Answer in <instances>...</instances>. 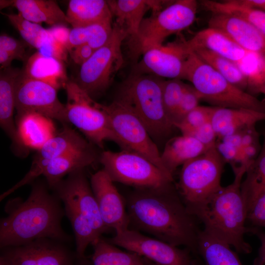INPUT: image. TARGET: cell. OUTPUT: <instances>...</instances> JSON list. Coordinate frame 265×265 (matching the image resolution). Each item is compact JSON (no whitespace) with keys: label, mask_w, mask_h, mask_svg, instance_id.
Segmentation results:
<instances>
[{"label":"cell","mask_w":265,"mask_h":265,"mask_svg":"<svg viewBox=\"0 0 265 265\" xmlns=\"http://www.w3.org/2000/svg\"><path fill=\"white\" fill-rule=\"evenodd\" d=\"M126 207L129 228L153 236L175 246H184L197 254L202 230L172 183L157 187L136 188Z\"/></svg>","instance_id":"cell-1"},{"label":"cell","mask_w":265,"mask_h":265,"mask_svg":"<svg viewBox=\"0 0 265 265\" xmlns=\"http://www.w3.org/2000/svg\"><path fill=\"white\" fill-rule=\"evenodd\" d=\"M46 182L32 183L28 198L10 199L5 206L7 215L0 222V247L18 246L41 238L67 243L72 241L61 226L65 215L62 202L49 191Z\"/></svg>","instance_id":"cell-2"},{"label":"cell","mask_w":265,"mask_h":265,"mask_svg":"<svg viewBox=\"0 0 265 265\" xmlns=\"http://www.w3.org/2000/svg\"><path fill=\"white\" fill-rule=\"evenodd\" d=\"M247 170L242 167L234 172L232 183L222 186L195 215L203 223L205 232L244 254L251 252V246L244 238L250 229L245 226L247 211L241 191Z\"/></svg>","instance_id":"cell-3"},{"label":"cell","mask_w":265,"mask_h":265,"mask_svg":"<svg viewBox=\"0 0 265 265\" xmlns=\"http://www.w3.org/2000/svg\"><path fill=\"white\" fill-rule=\"evenodd\" d=\"M163 81L153 75H135L124 81L115 99L138 116L155 139L165 137L175 128L164 109Z\"/></svg>","instance_id":"cell-4"},{"label":"cell","mask_w":265,"mask_h":265,"mask_svg":"<svg viewBox=\"0 0 265 265\" xmlns=\"http://www.w3.org/2000/svg\"><path fill=\"white\" fill-rule=\"evenodd\" d=\"M182 79L190 81L202 100L214 106L265 113V104L262 101L232 84L194 53H190L186 60Z\"/></svg>","instance_id":"cell-5"},{"label":"cell","mask_w":265,"mask_h":265,"mask_svg":"<svg viewBox=\"0 0 265 265\" xmlns=\"http://www.w3.org/2000/svg\"><path fill=\"white\" fill-rule=\"evenodd\" d=\"M225 162L215 145L182 165L179 193L193 215L222 187L221 178Z\"/></svg>","instance_id":"cell-6"},{"label":"cell","mask_w":265,"mask_h":265,"mask_svg":"<svg viewBox=\"0 0 265 265\" xmlns=\"http://www.w3.org/2000/svg\"><path fill=\"white\" fill-rule=\"evenodd\" d=\"M197 2L178 0L142 21L137 34L130 38L131 54L136 59L147 50L162 45L169 36L178 33L194 21Z\"/></svg>","instance_id":"cell-7"},{"label":"cell","mask_w":265,"mask_h":265,"mask_svg":"<svg viewBox=\"0 0 265 265\" xmlns=\"http://www.w3.org/2000/svg\"><path fill=\"white\" fill-rule=\"evenodd\" d=\"M67 96L65 105L68 123L78 128L91 143L103 148L105 141L116 143L122 150L126 148L114 131L106 112L74 81H68L64 86Z\"/></svg>","instance_id":"cell-8"},{"label":"cell","mask_w":265,"mask_h":265,"mask_svg":"<svg viewBox=\"0 0 265 265\" xmlns=\"http://www.w3.org/2000/svg\"><path fill=\"white\" fill-rule=\"evenodd\" d=\"M128 34L115 23L107 42L96 50L80 67L78 86L91 98L104 93L112 83L116 73L123 65L122 44Z\"/></svg>","instance_id":"cell-9"},{"label":"cell","mask_w":265,"mask_h":265,"mask_svg":"<svg viewBox=\"0 0 265 265\" xmlns=\"http://www.w3.org/2000/svg\"><path fill=\"white\" fill-rule=\"evenodd\" d=\"M99 161L113 182L142 188L162 186L173 181V176L134 152L105 151L100 154Z\"/></svg>","instance_id":"cell-10"},{"label":"cell","mask_w":265,"mask_h":265,"mask_svg":"<svg viewBox=\"0 0 265 265\" xmlns=\"http://www.w3.org/2000/svg\"><path fill=\"white\" fill-rule=\"evenodd\" d=\"M97 105L108 116L114 131L127 151L143 156L164 172L173 176L165 168L158 147L145 126L128 106L117 99L108 105L98 103Z\"/></svg>","instance_id":"cell-11"},{"label":"cell","mask_w":265,"mask_h":265,"mask_svg":"<svg viewBox=\"0 0 265 265\" xmlns=\"http://www.w3.org/2000/svg\"><path fill=\"white\" fill-rule=\"evenodd\" d=\"M115 232V235L107 240L108 242L156 265H204L192 258V252L187 248L181 249L129 228Z\"/></svg>","instance_id":"cell-12"},{"label":"cell","mask_w":265,"mask_h":265,"mask_svg":"<svg viewBox=\"0 0 265 265\" xmlns=\"http://www.w3.org/2000/svg\"><path fill=\"white\" fill-rule=\"evenodd\" d=\"M57 89L45 82L31 78L21 70L15 86L16 117L27 113H37L68 123L65 105L57 97Z\"/></svg>","instance_id":"cell-13"},{"label":"cell","mask_w":265,"mask_h":265,"mask_svg":"<svg viewBox=\"0 0 265 265\" xmlns=\"http://www.w3.org/2000/svg\"><path fill=\"white\" fill-rule=\"evenodd\" d=\"M68 243L41 238L27 243L1 249L2 265H77L75 251Z\"/></svg>","instance_id":"cell-14"},{"label":"cell","mask_w":265,"mask_h":265,"mask_svg":"<svg viewBox=\"0 0 265 265\" xmlns=\"http://www.w3.org/2000/svg\"><path fill=\"white\" fill-rule=\"evenodd\" d=\"M84 169L76 171L51 189L64 206L71 208L84 216L100 235L109 229L105 225Z\"/></svg>","instance_id":"cell-15"},{"label":"cell","mask_w":265,"mask_h":265,"mask_svg":"<svg viewBox=\"0 0 265 265\" xmlns=\"http://www.w3.org/2000/svg\"><path fill=\"white\" fill-rule=\"evenodd\" d=\"M86 140L78 132L64 124L62 129L47 141L35 155L31 167L25 177L12 187L4 192L1 197H6L21 186L32 183L42 173L53 159L70 152L92 148V143Z\"/></svg>","instance_id":"cell-16"},{"label":"cell","mask_w":265,"mask_h":265,"mask_svg":"<svg viewBox=\"0 0 265 265\" xmlns=\"http://www.w3.org/2000/svg\"><path fill=\"white\" fill-rule=\"evenodd\" d=\"M90 183L106 227L115 231L129 228L126 204L107 173L103 169L97 171L92 175Z\"/></svg>","instance_id":"cell-17"},{"label":"cell","mask_w":265,"mask_h":265,"mask_svg":"<svg viewBox=\"0 0 265 265\" xmlns=\"http://www.w3.org/2000/svg\"><path fill=\"white\" fill-rule=\"evenodd\" d=\"M185 39L150 48L142 54L139 68L158 77L182 79L186 60L190 53Z\"/></svg>","instance_id":"cell-18"},{"label":"cell","mask_w":265,"mask_h":265,"mask_svg":"<svg viewBox=\"0 0 265 265\" xmlns=\"http://www.w3.org/2000/svg\"><path fill=\"white\" fill-rule=\"evenodd\" d=\"M208 27L224 32L247 52L265 53V36L243 18L229 14L212 13Z\"/></svg>","instance_id":"cell-19"},{"label":"cell","mask_w":265,"mask_h":265,"mask_svg":"<svg viewBox=\"0 0 265 265\" xmlns=\"http://www.w3.org/2000/svg\"><path fill=\"white\" fill-rule=\"evenodd\" d=\"M21 70L9 67L0 74V125L11 139L13 150L18 156H25L29 150L24 145L14 120L15 108V86Z\"/></svg>","instance_id":"cell-20"},{"label":"cell","mask_w":265,"mask_h":265,"mask_svg":"<svg viewBox=\"0 0 265 265\" xmlns=\"http://www.w3.org/2000/svg\"><path fill=\"white\" fill-rule=\"evenodd\" d=\"M189 53L199 49H206L238 63L250 53L246 51L224 32L208 27L197 32L191 38L185 40Z\"/></svg>","instance_id":"cell-21"},{"label":"cell","mask_w":265,"mask_h":265,"mask_svg":"<svg viewBox=\"0 0 265 265\" xmlns=\"http://www.w3.org/2000/svg\"><path fill=\"white\" fill-rule=\"evenodd\" d=\"M265 119V113L243 108L215 106L211 123L217 138L221 139L254 127Z\"/></svg>","instance_id":"cell-22"},{"label":"cell","mask_w":265,"mask_h":265,"mask_svg":"<svg viewBox=\"0 0 265 265\" xmlns=\"http://www.w3.org/2000/svg\"><path fill=\"white\" fill-rule=\"evenodd\" d=\"M115 23L126 30L130 38L135 36L144 19L147 10L152 9L154 13L160 11L161 1L145 0H106Z\"/></svg>","instance_id":"cell-23"},{"label":"cell","mask_w":265,"mask_h":265,"mask_svg":"<svg viewBox=\"0 0 265 265\" xmlns=\"http://www.w3.org/2000/svg\"><path fill=\"white\" fill-rule=\"evenodd\" d=\"M100 156V154H98L94 147L73 151L51 161L42 175L45 178L49 188L52 189L63 180L65 176L93 165L99 160Z\"/></svg>","instance_id":"cell-24"},{"label":"cell","mask_w":265,"mask_h":265,"mask_svg":"<svg viewBox=\"0 0 265 265\" xmlns=\"http://www.w3.org/2000/svg\"><path fill=\"white\" fill-rule=\"evenodd\" d=\"M53 120L31 113L16 117L19 136L28 149H39L56 132Z\"/></svg>","instance_id":"cell-25"},{"label":"cell","mask_w":265,"mask_h":265,"mask_svg":"<svg viewBox=\"0 0 265 265\" xmlns=\"http://www.w3.org/2000/svg\"><path fill=\"white\" fill-rule=\"evenodd\" d=\"M210 148L191 136H175L166 143L160 154L161 160L167 172L173 175L178 167L197 157Z\"/></svg>","instance_id":"cell-26"},{"label":"cell","mask_w":265,"mask_h":265,"mask_svg":"<svg viewBox=\"0 0 265 265\" xmlns=\"http://www.w3.org/2000/svg\"><path fill=\"white\" fill-rule=\"evenodd\" d=\"M12 6L25 19L36 24L52 26L68 23L66 14L52 0H14Z\"/></svg>","instance_id":"cell-27"},{"label":"cell","mask_w":265,"mask_h":265,"mask_svg":"<svg viewBox=\"0 0 265 265\" xmlns=\"http://www.w3.org/2000/svg\"><path fill=\"white\" fill-rule=\"evenodd\" d=\"M22 71L27 77L45 82L57 89L64 87L68 81L62 61L38 52L28 58Z\"/></svg>","instance_id":"cell-28"},{"label":"cell","mask_w":265,"mask_h":265,"mask_svg":"<svg viewBox=\"0 0 265 265\" xmlns=\"http://www.w3.org/2000/svg\"><path fill=\"white\" fill-rule=\"evenodd\" d=\"M68 23L77 27L112 19L106 0H70L66 14Z\"/></svg>","instance_id":"cell-29"},{"label":"cell","mask_w":265,"mask_h":265,"mask_svg":"<svg viewBox=\"0 0 265 265\" xmlns=\"http://www.w3.org/2000/svg\"><path fill=\"white\" fill-rule=\"evenodd\" d=\"M231 247L202 230L198 238L197 254L203 259L204 265H243Z\"/></svg>","instance_id":"cell-30"},{"label":"cell","mask_w":265,"mask_h":265,"mask_svg":"<svg viewBox=\"0 0 265 265\" xmlns=\"http://www.w3.org/2000/svg\"><path fill=\"white\" fill-rule=\"evenodd\" d=\"M112 30V19L73 27L70 30L66 48L68 51L77 46L88 44L96 50L107 42Z\"/></svg>","instance_id":"cell-31"},{"label":"cell","mask_w":265,"mask_h":265,"mask_svg":"<svg viewBox=\"0 0 265 265\" xmlns=\"http://www.w3.org/2000/svg\"><path fill=\"white\" fill-rule=\"evenodd\" d=\"M245 175L241 191L248 214L256 201L265 194V144Z\"/></svg>","instance_id":"cell-32"},{"label":"cell","mask_w":265,"mask_h":265,"mask_svg":"<svg viewBox=\"0 0 265 265\" xmlns=\"http://www.w3.org/2000/svg\"><path fill=\"white\" fill-rule=\"evenodd\" d=\"M92 265H147L142 257L120 250L107 240L100 238L92 245Z\"/></svg>","instance_id":"cell-33"},{"label":"cell","mask_w":265,"mask_h":265,"mask_svg":"<svg viewBox=\"0 0 265 265\" xmlns=\"http://www.w3.org/2000/svg\"><path fill=\"white\" fill-rule=\"evenodd\" d=\"M65 215L68 218L75 236L76 253L79 264L86 263L85 251L87 246L93 245L100 238V235L89 222L80 213L68 207L64 206Z\"/></svg>","instance_id":"cell-34"},{"label":"cell","mask_w":265,"mask_h":265,"mask_svg":"<svg viewBox=\"0 0 265 265\" xmlns=\"http://www.w3.org/2000/svg\"><path fill=\"white\" fill-rule=\"evenodd\" d=\"M193 53L233 85L244 91L248 87L247 78L236 63L206 49Z\"/></svg>","instance_id":"cell-35"},{"label":"cell","mask_w":265,"mask_h":265,"mask_svg":"<svg viewBox=\"0 0 265 265\" xmlns=\"http://www.w3.org/2000/svg\"><path fill=\"white\" fill-rule=\"evenodd\" d=\"M202 6L212 13L236 15L247 21L265 36V11L233 4L227 0H203Z\"/></svg>","instance_id":"cell-36"},{"label":"cell","mask_w":265,"mask_h":265,"mask_svg":"<svg viewBox=\"0 0 265 265\" xmlns=\"http://www.w3.org/2000/svg\"><path fill=\"white\" fill-rule=\"evenodd\" d=\"M3 14L7 17L25 41L37 50L50 35L49 29L44 28L40 24L25 19L19 14Z\"/></svg>","instance_id":"cell-37"},{"label":"cell","mask_w":265,"mask_h":265,"mask_svg":"<svg viewBox=\"0 0 265 265\" xmlns=\"http://www.w3.org/2000/svg\"><path fill=\"white\" fill-rule=\"evenodd\" d=\"M186 83L179 79L163 80L162 97L166 114L173 124L176 112L181 102Z\"/></svg>","instance_id":"cell-38"},{"label":"cell","mask_w":265,"mask_h":265,"mask_svg":"<svg viewBox=\"0 0 265 265\" xmlns=\"http://www.w3.org/2000/svg\"><path fill=\"white\" fill-rule=\"evenodd\" d=\"M215 106H198L188 113L183 120L174 125L180 132L197 128L211 122Z\"/></svg>","instance_id":"cell-39"},{"label":"cell","mask_w":265,"mask_h":265,"mask_svg":"<svg viewBox=\"0 0 265 265\" xmlns=\"http://www.w3.org/2000/svg\"><path fill=\"white\" fill-rule=\"evenodd\" d=\"M201 97L192 85L186 84L179 106L174 116L173 125L181 122L186 116L199 106Z\"/></svg>","instance_id":"cell-40"},{"label":"cell","mask_w":265,"mask_h":265,"mask_svg":"<svg viewBox=\"0 0 265 265\" xmlns=\"http://www.w3.org/2000/svg\"><path fill=\"white\" fill-rule=\"evenodd\" d=\"M181 132L182 135L192 137L207 147H211L216 145L217 137L211 122L197 128Z\"/></svg>","instance_id":"cell-41"},{"label":"cell","mask_w":265,"mask_h":265,"mask_svg":"<svg viewBox=\"0 0 265 265\" xmlns=\"http://www.w3.org/2000/svg\"><path fill=\"white\" fill-rule=\"evenodd\" d=\"M38 52L44 56L63 61L67 59L68 51L66 47L54 39L50 33V36L43 42Z\"/></svg>","instance_id":"cell-42"},{"label":"cell","mask_w":265,"mask_h":265,"mask_svg":"<svg viewBox=\"0 0 265 265\" xmlns=\"http://www.w3.org/2000/svg\"><path fill=\"white\" fill-rule=\"evenodd\" d=\"M26 47L23 43L7 34H2L0 36V47L13 54L17 59L27 61Z\"/></svg>","instance_id":"cell-43"},{"label":"cell","mask_w":265,"mask_h":265,"mask_svg":"<svg viewBox=\"0 0 265 265\" xmlns=\"http://www.w3.org/2000/svg\"><path fill=\"white\" fill-rule=\"evenodd\" d=\"M247 88L255 93L259 87L265 84V53L260 55L256 67L247 76Z\"/></svg>","instance_id":"cell-44"},{"label":"cell","mask_w":265,"mask_h":265,"mask_svg":"<svg viewBox=\"0 0 265 265\" xmlns=\"http://www.w3.org/2000/svg\"><path fill=\"white\" fill-rule=\"evenodd\" d=\"M247 219L253 225L265 228V194L254 203L248 213Z\"/></svg>","instance_id":"cell-45"},{"label":"cell","mask_w":265,"mask_h":265,"mask_svg":"<svg viewBox=\"0 0 265 265\" xmlns=\"http://www.w3.org/2000/svg\"><path fill=\"white\" fill-rule=\"evenodd\" d=\"M95 51L88 44H82L71 49L68 52L73 61L81 66L91 57Z\"/></svg>","instance_id":"cell-46"},{"label":"cell","mask_w":265,"mask_h":265,"mask_svg":"<svg viewBox=\"0 0 265 265\" xmlns=\"http://www.w3.org/2000/svg\"><path fill=\"white\" fill-rule=\"evenodd\" d=\"M70 30L64 25H57L49 29L53 37L66 47L68 41Z\"/></svg>","instance_id":"cell-47"},{"label":"cell","mask_w":265,"mask_h":265,"mask_svg":"<svg viewBox=\"0 0 265 265\" xmlns=\"http://www.w3.org/2000/svg\"><path fill=\"white\" fill-rule=\"evenodd\" d=\"M251 232L256 234L261 241L258 255L254 260L253 265H265V232H260L254 229H251Z\"/></svg>","instance_id":"cell-48"},{"label":"cell","mask_w":265,"mask_h":265,"mask_svg":"<svg viewBox=\"0 0 265 265\" xmlns=\"http://www.w3.org/2000/svg\"><path fill=\"white\" fill-rule=\"evenodd\" d=\"M16 57L11 53L0 47V69H3L10 67L11 62Z\"/></svg>","instance_id":"cell-49"},{"label":"cell","mask_w":265,"mask_h":265,"mask_svg":"<svg viewBox=\"0 0 265 265\" xmlns=\"http://www.w3.org/2000/svg\"><path fill=\"white\" fill-rule=\"evenodd\" d=\"M0 9L9 6H12L14 2V0H0Z\"/></svg>","instance_id":"cell-50"},{"label":"cell","mask_w":265,"mask_h":265,"mask_svg":"<svg viewBox=\"0 0 265 265\" xmlns=\"http://www.w3.org/2000/svg\"><path fill=\"white\" fill-rule=\"evenodd\" d=\"M255 93H259L263 94L264 97L262 101L265 104V84L259 87Z\"/></svg>","instance_id":"cell-51"},{"label":"cell","mask_w":265,"mask_h":265,"mask_svg":"<svg viewBox=\"0 0 265 265\" xmlns=\"http://www.w3.org/2000/svg\"><path fill=\"white\" fill-rule=\"evenodd\" d=\"M0 265H2L0 264Z\"/></svg>","instance_id":"cell-52"}]
</instances>
